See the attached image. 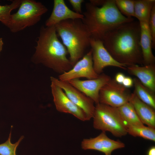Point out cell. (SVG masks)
I'll list each match as a JSON object with an SVG mask.
<instances>
[{
  "label": "cell",
  "instance_id": "6da1fadb",
  "mask_svg": "<svg viewBox=\"0 0 155 155\" xmlns=\"http://www.w3.org/2000/svg\"><path fill=\"white\" fill-rule=\"evenodd\" d=\"M138 21L122 24L107 32L102 41L112 56L127 66L143 64Z\"/></svg>",
  "mask_w": 155,
  "mask_h": 155
},
{
  "label": "cell",
  "instance_id": "7a4b0ae2",
  "mask_svg": "<svg viewBox=\"0 0 155 155\" xmlns=\"http://www.w3.org/2000/svg\"><path fill=\"white\" fill-rule=\"evenodd\" d=\"M31 61L61 74L73 67L67 57V49L59 40L55 26L40 27Z\"/></svg>",
  "mask_w": 155,
  "mask_h": 155
},
{
  "label": "cell",
  "instance_id": "3957f363",
  "mask_svg": "<svg viewBox=\"0 0 155 155\" xmlns=\"http://www.w3.org/2000/svg\"><path fill=\"white\" fill-rule=\"evenodd\" d=\"M85 11L82 20L86 26L91 38L102 40L108 32L123 23L132 21L133 18H127L119 11L115 0H105L100 7L90 2L85 4Z\"/></svg>",
  "mask_w": 155,
  "mask_h": 155
},
{
  "label": "cell",
  "instance_id": "277c9868",
  "mask_svg": "<svg viewBox=\"0 0 155 155\" xmlns=\"http://www.w3.org/2000/svg\"><path fill=\"white\" fill-rule=\"evenodd\" d=\"M57 34L60 37L69 55L73 67L85 55L90 47L91 36L82 19H68L55 26Z\"/></svg>",
  "mask_w": 155,
  "mask_h": 155
},
{
  "label": "cell",
  "instance_id": "5b68a950",
  "mask_svg": "<svg viewBox=\"0 0 155 155\" xmlns=\"http://www.w3.org/2000/svg\"><path fill=\"white\" fill-rule=\"evenodd\" d=\"M19 7L16 13L11 15L7 26L13 33L36 24L48 11L41 2L33 0H22Z\"/></svg>",
  "mask_w": 155,
  "mask_h": 155
},
{
  "label": "cell",
  "instance_id": "8992f818",
  "mask_svg": "<svg viewBox=\"0 0 155 155\" xmlns=\"http://www.w3.org/2000/svg\"><path fill=\"white\" fill-rule=\"evenodd\" d=\"M92 118L93 126L96 129L109 131L117 137L127 133L125 124L117 108L99 103L95 106Z\"/></svg>",
  "mask_w": 155,
  "mask_h": 155
},
{
  "label": "cell",
  "instance_id": "52a82bcc",
  "mask_svg": "<svg viewBox=\"0 0 155 155\" xmlns=\"http://www.w3.org/2000/svg\"><path fill=\"white\" fill-rule=\"evenodd\" d=\"M131 93L128 88L111 79L100 89L99 103L118 108L129 102Z\"/></svg>",
  "mask_w": 155,
  "mask_h": 155
},
{
  "label": "cell",
  "instance_id": "ba28073f",
  "mask_svg": "<svg viewBox=\"0 0 155 155\" xmlns=\"http://www.w3.org/2000/svg\"><path fill=\"white\" fill-rule=\"evenodd\" d=\"M90 47L92 51L94 69L98 75L101 74L103 69L109 66L127 69V66L116 61L104 47L102 41L91 38Z\"/></svg>",
  "mask_w": 155,
  "mask_h": 155
},
{
  "label": "cell",
  "instance_id": "9c48e42d",
  "mask_svg": "<svg viewBox=\"0 0 155 155\" xmlns=\"http://www.w3.org/2000/svg\"><path fill=\"white\" fill-rule=\"evenodd\" d=\"M50 80L60 87L67 97L83 110L90 120L93 117L95 106L93 100L73 86L68 82L62 81L53 76Z\"/></svg>",
  "mask_w": 155,
  "mask_h": 155
},
{
  "label": "cell",
  "instance_id": "30bf717a",
  "mask_svg": "<svg viewBox=\"0 0 155 155\" xmlns=\"http://www.w3.org/2000/svg\"><path fill=\"white\" fill-rule=\"evenodd\" d=\"M99 75L94 69L92 51L90 49L71 69L59 75V79L65 82L81 78L91 80L97 78Z\"/></svg>",
  "mask_w": 155,
  "mask_h": 155
},
{
  "label": "cell",
  "instance_id": "8fae6325",
  "mask_svg": "<svg viewBox=\"0 0 155 155\" xmlns=\"http://www.w3.org/2000/svg\"><path fill=\"white\" fill-rule=\"evenodd\" d=\"M51 82V93L57 111L71 114L83 121L90 120L84 111L67 97L60 87L53 82Z\"/></svg>",
  "mask_w": 155,
  "mask_h": 155
},
{
  "label": "cell",
  "instance_id": "7c38bea8",
  "mask_svg": "<svg viewBox=\"0 0 155 155\" xmlns=\"http://www.w3.org/2000/svg\"><path fill=\"white\" fill-rule=\"evenodd\" d=\"M111 79L109 76L102 73L95 79L85 80L77 79L68 82L91 98L96 104L99 103V93L100 89Z\"/></svg>",
  "mask_w": 155,
  "mask_h": 155
},
{
  "label": "cell",
  "instance_id": "4fadbf2b",
  "mask_svg": "<svg viewBox=\"0 0 155 155\" xmlns=\"http://www.w3.org/2000/svg\"><path fill=\"white\" fill-rule=\"evenodd\" d=\"M81 145L83 149L98 150L105 155H112L114 150L125 147L124 143L109 138L104 131L96 137L83 139Z\"/></svg>",
  "mask_w": 155,
  "mask_h": 155
},
{
  "label": "cell",
  "instance_id": "5bb4252c",
  "mask_svg": "<svg viewBox=\"0 0 155 155\" xmlns=\"http://www.w3.org/2000/svg\"><path fill=\"white\" fill-rule=\"evenodd\" d=\"M83 18L82 14L77 13L69 9L64 0H54L52 11L46 21L45 26L47 27L52 26L63 20L68 19L82 20Z\"/></svg>",
  "mask_w": 155,
  "mask_h": 155
},
{
  "label": "cell",
  "instance_id": "9a60e30c",
  "mask_svg": "<svg viewBox=\"0 0 155 155\" xmlns=\"http://www.w3.org/2000/svg\"><path fill=\"white\" fill-rule=\"evenodd\" d=\"M127 70L130 74L135 76L144 85L155 93L154 64L142 66L131 65L127 66Z\"/></svg>",
  "mask_w": 155,
  "mask_h": 155
},
{
  "label": "cell",
  "instance_id": "2e32d148",
  "mask_svg": "<svg viewBox=\"0 0 155 155\" xmlns=\"http://www.w3.org/2000/svg\"><path fill=\"white\" fill-rule=\"evenodd\" d=\"M140 28V43L144 65L154 64L155 57L152 51V38L148 22H139Z\"/></svg>",
  "mask_w": 155,
  "mask_h": 155
},
{
  "label": "cell",
  "instance_id": "e0dca14e",
  "mask_svg": "<svg viewBox=\"0 0 155 155\" xmlns=\"http://www.w3.org/2000/svg\"><path fill=\"white\" fill-rule=\"evenodd\" d=\"M129 102L142 123L155 128V109L141 100L133 92L131 93Z\"/></svg>",
  "mask_w": 155,
  "mask_h": 155
},
{
  "label": "cell",
  "instance_id": "ac0fdd59",
  "mask_svg": "<svg viewBox=\"0 0 155 155\" xmlns=\"http://www.w3.org/2000/svg\"><path fill=\"white\" fill-rule=\"evenodd\" d=\"M155 0H134L135 17L139 22H148Z\"/></svg>",
  "mask_w": 155,
  "mask_h": 155
},
{
  "label": "cell",
  "instance_id": "d6986e66",
  "mask_svg": "<svg viewBox=\"0 0 155 155\" xmlns=\"http://www.w3.org/2000/svg\"><path fill=\"white\" fill-rule=\"evenodd\" d=\"M133 80V93L141 100L155 109L154 93L144 85L137 78Z\"/></svg>",
  "mask_w": 155,
  "mask_h": 155
},
{
  "label": "cell",
  "instance_id": "ffe728a7",
  "mask_svg": "<svg viewBox=\"0 0 155 155\" xmlns=\"http://www.w3.org/2000/svg\"><path fill=\"white\" fill-rule=\"evenodd\" d=\"M117 108L125 125L138 126L144 125L138 117L132 105L129 102Z\"/></svg>",
  "mask_w": 155,
  "mask_h": 155
},
{
  "label": "cell",
  "instance_id": "44dd1931",
  "mask_svg": "<svg viewBox=\"0 0 155 155\" xmlns=\"http://www.w3.org/2000/svg\"><path fill=\"white\" fill-rule=\"evenodd\" d=\"M128 133L134 137H139L144 139L155 141V128L142 125H126Z\"/></svg>",
  "mask_w": 155,
  "mask_h": 155
},
{
  "label": "cell",
  "instance_id": "7402d4cb",
  "mask_svg": "<svg viewBox=\"0 0 155 155\" xmlns=\"http://www.w3.org/2000/svg\"><path fill=\"white\" fill-rule=\"evenodd\" d=\"M22 0H14L10 5H0V21L7 26L9 21L11 12L12 10L19 7Z\"/></svg>",
  "mask_w": 155,
  "mask_h": 155
},
{
  "label": "cell",
  "instance_id": "603a6c76",
  "mask_svg": "<svg viewBox=\"0 0 155 155\" xmlns=\"http://www.w3.org/2000/svg\"><path fill=\"white\" fill-rule=\"evenodd\" d=\"M118 9L127 18L135 17L134 0H115Z\"/></svg>",
  "mask_w": 155,
  "mask_h": 155
},
{
  "label": "cell",
  "instance_id": "cb8c5ba5",
  "mask_svg": "<svg viewBox=\"0 0 155 155\" xmlns=\"http://www.w3.org/2000/svg\"><path fill=\"white\" fill-rule=\"evenodd\" d=\"M11 131L7 140L0 144V155H16V149L24 137L22 136L17 142L12 144L11 142Z\"/></svg>",
  "mask_w": 155,
  "mask_h": 155
},
{
  "label": "cell",
  "instance_id": "d4e9b609",
  "mask_svg": "<svg viewBox=\"0 0 155 155\" xmlns=\"http://www.w3.org/2000/svg\"><path fill=\"white\" fill-rule=\"evenodd\" d=\"M148 25L152 38V48L155 47V4L152 8L148 22Z\"/></svg>",
  "mask_w": 155,
  "mask_h": 155
},
{
  "label": "cell",
  "instance_id": "484cf974",
  "mask_svg": "<svg viewBox=\"0 0 155 155\" xmlns=\"http://www.w3.org/2000/svg\"><path fill=\"white\" fill-rule=\"evenodd\" d=\"M69 2L73 7L74 11L79 14H82L81 9L82 3L84 0H69Z\"/></svg>",
  "mask_w": 155,
  "mask_h": 155
},
{
  "label": "cell",
  "instance_id": "4316f807",
  "mask_svg": "<svg viewBox=\"0 0 155 155\" xmlns=\"http://www.w3.org/2000/svg\"><path fill=\"white\" fill-rule=\"evenodd\" d=\"M122 85L127 88H131L133 86V80L129 76H125Z\"/></svg>",
  "mask_w": 155,
  "mask_h": 155
},
{
  "label": "cell",
  "instance_id": "83f0119b",
  "mask_svg": "<svg viewBox=\"0 0 155 155\" xmlns=\"http://www.w3.org/2000/svg\"><path fill=\"white\" fill-rule=\"evenodd\" d=\"M125 77V75L123 73L119 72L117 73L116 75L114 80L117 83L122 85Z\"/></svg>",
  "mask_w": 155,
  "mask_h": 155
},
{
  "label": "cell",
  "instance_id": "f1b7e54d",
  "mask_svg": "<svg viewBox=\"0 0 155 155\" xmlns=\"http://www.w3.org/2000/svg\"><path fill=\"white\" fill-rule=\"evenodd\" d=\"M147 155H155V147H151L148 150Z\"/></svg>",
  "mask_w": 155,
  "mask_h": 155
},
{
  "label": "cell",
  "instance_id": "f546056e",
  "mask_svg": "<svg viewBox=\"0 0 155 155\" xmlns=\"http://www.w3.org/2000/svg\"><path fill=\"white\" fill-rule=\"evenodd\" d=\"M3 42L2 38H0V53L2 50Z\"/></svg>",
  "mask_w": 155,
  "mask_h": 155
}]
</instances>
